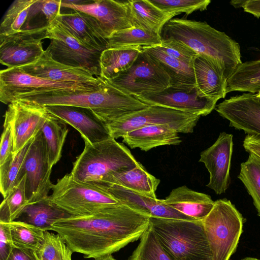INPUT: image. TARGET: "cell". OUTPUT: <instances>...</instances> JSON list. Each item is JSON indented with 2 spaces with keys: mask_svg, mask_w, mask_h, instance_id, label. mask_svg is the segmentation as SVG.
<instances>
[{
  "mask_svg": "<svg viewBox=\"0 0 260 260\" xmlns=\"http://www.w3.org/2000/svg\"><path fill=\"white\" fill-rule=\"evenodd\" d=\"M50 115L46 107L17 99L8 105L5 115L10 121L14 138V155L35 139Z\"/></svg>",
  "mask_w": 260,
  "mask_h": 260,
  "instance_id": "13",
  "label": "cell"
},
{
  "mask_svg": "<svg viewBox=\"0 0 260 260\" xmlns=\"http://www.w3.org/2000/svg\"><path fill=\"white\" fill-rule=\"evenodd\" d=\"M149 224L150 217L118 203L89 215L59 220L50 230L59 234L74 252L94 259L138 240Z\"/></svg>",
  "mask_w": 260,
  "mask_h": 260,
  "instance_id": "1",
  "label": "cell"
},
{
  "mask_svg": "<svg viewBox=\"0 0 260 260\" xmlns=\"http://www.w3.org/2000/svg\"><path fill=\"white\" fill-rule=\"evenodd\" d=\"M196 89L202 97L217 102L225 97L229 76L221 61L198 54L193 62Z\"/></svg>",
  "mask_w": 260,
  "mask_h": 260,
  "instance_id": "19",
  "label": "cell"
},
{
  "mask_svg": "<svg viewBox=\"0 0 260 260\" xmlns=\"http://www.w3.org/2000/svg\"><path fill=\"white\" fill-rule=\"evenodd\" d=\"M68 132L66 123L50 113L41 132L45 143L49 164L52 168L61 157L63 146Z\"/></svg>",
  "mask_w": 260,
  "mask_h": 260,
  "instance_id": "32",
  "label": "cell"
},
{
  "mask_svg": "<svg viewBox=\"0 0 260 260\" xmlns=\"http://www.w3.org/2000/svg\"><path fill=\"white\" fill-rule=\"evenodd\" d=\"M6 260H41L35 251L14 247Z\"/></svg>",
  "mask_w": 260,
  "mask_h": 260,
  "instance_id": "46",
  "label": "cell"
},
{
  "mask_svg": "<svg viewBox=\"0 0 260 260\" xmlns=\"http://www.w3.org/2000/svg\"><path fill=\"white\" fill-rule=\"evenodd\" d=\"M61 0H36L21 29H47L61 13Z\"/></svg>",
  "mask_w": 260,
  "mask_h": 260,
  "instance_id": "34",
  "label": "cell"
},
{
  "mask_svg": "<svg viewBox=\"0 0 260 260\" xmlns=\"http://www.w3.org/2000/svg\"><path fill=\"white\" fill-rule=\"evenodd\" d=\"M158 46L167 55L190 66H193L198 54L183 44L171 38H162Z\"/></svg>",
  "mask_w": 260,
  "mask_h": 260,
  "instance_id": "43",
  "label": "cell"
},
{
  "mask_svg": "<svg viewBox=\"0 0 260 260\" xmlns=\"http://www.w3.org/2000/svg\"><path fill=\"white\" fill-rule=\"evenodd\" d=\"M52 190L48 199L71 216L89 215L119 203L106 189L80 181L71 173L58 179Z\"/></svg>",
  "mask_w": 260,
  "mask_h": 260,
  "instance_id": "6",
  "label": "cell"
},
{
  "mask_svg": "<svg viewBox=\"0 0 260 260\" xmlns=\"http://www.w3.org/2000/svg\"><path fill=\"white\" fill-rule=\"evenodd\" d=\"M15 247L29 249L39 254L45 242V232L34 225L19 221L7 222Z\"/></svg>",
  "mask_w": 260,
  "mask_h": 260,
  "instance_id": "35",
  "label": "cell"
},
{
  "mask_svg": "<svg viewBox=\"0 0 260 260\" xmlns=\"http://www.w3.org/2000/svg\"><path fill=\"white\" fill-rule=\"evenodd\" d=\"M32 76L60 82H72L81 86L96 88L103 79L88 72L61 63L54 60L45 50L36 62L19 67Z\"/></svg>",
  "mask_w": 260,
  "mask_h": 260,
  "instance_id": "21",
  "label": "cell"
},
{
  "mask_svg": "<svg viewBox=\"0 0 260 260\" xmlns=\"http://www.w3.org/2000/svg\"><path fill=\"white\" fill-rule=\"evenodd\" d=\"M240 8H242L245 12L253 15L257 18L260 17V0H240Z\"/></svg>",
  "mask_w": 260,
  "mask_h": 260,
  "instance_id": "48",
  "label": "cell"
},
{
  "mask_svg": "<svg viewBox=\"0 0 260 260\" xmlns=\"http://www.w3.org/2000/svg\"><path fill=\"white\" fill-rule=\"evenodd\" d=\"M32 142L0 166V191L4 198L17 184L20 169Z\"/></svg>",
  "mask_w": 260,
  "mask_h": 260,
  "instance_id": "40",
  "label": "cell"
},
{
  "mask_svg": "<svg viewBox=\"0 0 260 260\" xmlns=\"http://www.w3.org/2000/svg\"><path fill=\"white\" fill-rule=\"evenodd\" d=\"M66 29L86 47L103 52L108 39L99 22L92 16L79 11L60 13L56 18Z\"/></svg>",
  "mask_w": 260,
  "mask_h": 260,
  "instance_id": "23",
  "label": "cell"
},
{
  "mask_svg": "<svg viewBox=\"0 0 260 260\" xmlns=\"http://www.w3.org/2000/svg\"><path fill=\"white\" fill-rule=\"evenodd\" d=\"M160 182L159 179L148 173L139 162L134 168L107 176L98 186L104 188L115 185L144 196L157 198L155 192Z\"/></svg>",
  "mask_w": 260,
  "mask_h": 260,
  "instance_id": "26",
  "label": "cell"
},
{
  "mask_svg": "<svg viewBox=\"0 0 260 260\" xmlns=\"http://www.w3.org/2000/svg\"><path fill=\"white\" fill-rule=\"evenodd\" d=\"M141 47H125L104 50L100 57V77L109 80L129 69L142 51Z\"/></svg>",
  "mask_w": 260,
  "mask_h": 260,
  "instance_id": "30",
  "label": "cell"
},
{
  "mask_svg": "<svg viewBox=\"0 0 260 260\" xmlns=\"http://www.w3.org/2000/svg\"><path fill=\"white\" fill-rule=\"evenodd\" d=\"M163 202L195 220H203L209 214L215 203L210 196L193 190L185 185L173 189Z\"/></svg>",
  "mask_w": 260,
  "mask_h": 260,
  "instance_id": "24",
  "label": "cell"
},
{
  "mask_svg": "<svg viewBox=\"0 0 260 260\" xmlns=\"http://www.w3.org/2000/svg\"><path fill=\"white\" fill-rule=\"evenodd\" d=\"M200 115L166 107L149 106L114 121L105 123L111 137L122 138L126 133L149 125L167 124L178 133H192Z\"/></svg>",
  "mask_w": 260,
  "mask_h": 260,
  "instance_id": "8",
  "label": "cell"
},
{
  "mask_svg": "<svg viewBox=\"0 0 260 260\" xmlns=\"http://www.w3.org/2000/svg\"><path fill=\"white\" fill-rule=\"evenodd\" d=\"M74 252L59 234L45 232V242L39 254L41 260H72Z\"/></svg>",
  "mask_w": 260,
  "mask_h": 260,
  "instance_id": "41",
  "label": "cell"
},
{
  "mask_svg": "<svg viewBox=\"0 0 260 260\" xmlns=\"http://www.w3.org/2000/svg\"><path fill=\"white\" fill-rule=\"evenodd\" d=\"M14 247L8 223L0 221V260H6Z\"/></svg>",
  "mask_w": 260,
  "mask_h": 260,
  "instance_id": "45",
  "label": "cell"
},
{
  "mask_svg": "<svg viewBox=\"0 0 260 260\" xmlns=\"http://www.w3.org/2000/svg\"><path fill=\"white\" fill-rule=\"evenodd\" d=\"M256 94L258 97L260 98V91Z\"/></svg>",
  "mask_w": 260,
  "mask_h": 260,
  "instance_id": "51",
  "label": "cell"
},
{
  "mask_svg": "<svg viewBox=\"0 0 260 260\" xmlns=\"http://www.w3.org/2000/svg\"><path fill=\"white\" fill-rule=\"evenodd\" d=\"M41 131L30 144L20 169L17 183L26 176V193L29 204L49 197L53 186L50 180L52 171Z\"/></svg>",
  "mask_w": 260,
  "mask_h": 260,
  "instance_id": "11",
  "label": "cell"
},
{
  "mask_svg": "<svg viewBox=\"0 0 260 260\" xmlns=\"http://www.w3.org/2000/svg\"><path fill=\"white\" fill-rule=\"evenodd\" d=\"M46 29H21L0 36V62L7 68H19L34 63L43 55L42 40Z\"/></svg>",
  "mask_w": 260,
  "mask_h": 260,
  "instance_id": "14",
  "label": "cell"
},
{
  "mask_svg": "<svg viewBox=\"0 0 260 260\" xmlns=\"http://www.w3.org/2000/svg\"><path fill=\"white\" fill-rule=\"evenodd\" d=\"M95 89L75 83L60 82L39 78L26 73L20 68H7L0 72V101L6 105L11 104L19 96L38 92Z\"/></svg>",
  "mask_w": 260,
  "mask_h": 260,
  "instance_id": "12",
  "label": "cell"
},
{
  "mask_svg": "<svg viewBox=\"0 0 260 260\" xmlns=\"http://www.w3.org/2000/svg\"><path fill=\"white\" fill-rule=\"evenodd\" d=\"M28 204L26 193V176L4 198L0 206V221H15Z\"/></svg>",
  "mask_w": 260,
  "mask_h": 260,
  "instance_id": "36",
  "label": "cell"
},
{
  "mask_svg": "<svg viewBox=\"0 0 260 260\" xmlns=\"http://www.w3.org/2000/svg\"><path fill=\"white\" fill-rule=\"evenodd\" d=\"M127 260H171L165 251L150 224Z\"/></svg>",
  "mask_w": 260,
  "mask_h": 260,
  "instance_id": "39",
  "label": "cell"
},
{
  "mask_svg": "<svg viewBox=\"0 0 260 260\" xmlns=\"http://www.w3.org/2000/svg\"><path fill=\"white\" fill-rule=\"evenodd\" d=\"M107 81L134 96L157 93L171 86L170 77L163 68L143 50L129 69Z\"/></svg>",
  "mask_w": 260,
  "mask_h": 260,
  "instance_id": "10",
  "label": "cell"
},
{
  "mask_svg": "<svg viewBox=\"0 0 260 260\" xmlns=\"http://www.w3.org/2000/svg\"><path fill=\"white\" fill-rule=\"evenodd\" d=\"M246 161L241 163L238 178L252 197L253 204L260 216V158L249 154Z\"/></svg>",
  "mask_w": 260,
  "mask_h": 260,
  "instance_id": "37",
  "label": "cell"
},
{
  "mask_svg": "<svg viewBox=\"0 0 260 260\" xmlns=\"http://www.w3.org/2000/svg\"><path fill=\"white\" fill-rule=\"evenodd\" d=\"M46 37L50 43L46 50L54 60L100 77L102 51L81 44L56 19L47 28Z\"/></svg>",
  "mask_w": 260,
  "mask_h": 260,
  "instance_id": "9",
  "label": "cell"
},
{
  "mask_svg": "<svg viewBox=\"0 0 260 260\" xmlns=\"http://www.w3.org/2000/svg\"><path fill=\"white\" fill-rule=\"evenodd\" d=\"M94 260H116L112 256V254H108L101 257L94 258Z\"/></svg>",
  "mask_w": 260,
  "mask_h": 260,
  "instance_id": "49",
  "label": "cell"
},
{
  "mask_svg": "<svg viewBox=\"0 0 260 260\" xmlns=\"http://www.w3.org/2000/svg\"><path fill=\"white\" fill-rule=\"evenodd\" d=\"M142 50L157 60L171 79V87L192 90L196 87L193 66L166 54L158 46L142 47Z\"/></svg>",
  "mask_w": 260,
  "mask_h": 260,
  "instance_id": "27",
  "label": "cell"
},
{
  "mask_svg": "<svg viewBox=\"0 0 260 260\" xmlns=\"http://www.w3.org/2000/svg\"><path fill=\"white\" fill-rule=\"evenodd\" d=\"M148 106H157L205 116L216 106V102L200 96L194 88L192 90L168 87L153 94L136 96Z\"/></svg>",
  "mask_w": 260,
  "mask_h": 260,
  "instance_id": "18",
  "label": "cell"
},
{
  "mask_svg": "<svg viewBox=\"0 0 260 260\" xmlns=\"http://www.w3.org/2000/svg\"><path fill=\"white\" fill-rule=\"evenodd\" d=\"M215 110L229 125L250 135H260V98L248 92L231 96L217 105Z\"/></svg>",
  "mask_w": 260,
  "mask_h": 260,
  "instance_id": "16",
  "label": "cell"
},
{
  "mask_svg": "<svg viewBox=\"0 0 260 260\" xmlns=\"http://www.w3.org/2000/svg\"><path fill=\"white\" fill-rule=\"evenodd\" d=\"M61 8L87 14L100 23L107 39L114 32L134 27L128 1L90 0L83 5H73L61 0Z\"/></svg>",
  "mask_w": 260,
  "mask_h": 260,
  "instance_id": "17",
  "label": "cell"
},
{
  "mask_svg": "<svg viewBox=\"0 0 260 260\" xmlns=\"http://www.w3.org/2000/svg\"><path fill=\"white\" fill-rule=\"evenodd\" d=\"M241 260H260V259H258L257 258H254V257H245Z\"/></svg>",
  "mask_w": 260,
  "mask_h": 260,
  "instance_id": "50",
  "label": "cell"
},
{
  "mask_svg": "<svg viewBox=\"0 0 260 260\" xmlns=\"http://www.w3.org/2000/svg\"><path fill=\"white\" fill-rule=\"evenodd\" d=\"M245 150L260 158V135L247 134L243 142Z\"/></svg>",
  "mask_w": 260,
  "mask_h": 260,
  "instance_id": "47",
  "label": "cell"
},
{
  "mask_svg": "<svg viewBox=\"0 0 260 260\" xmlns=\"http://www.w3.org/2000/svg\"><path fill=\"white\" fill-rule=\"evenodd\" d=\"M202 220L212 259L229 260L243 231L241 214L230 200L219 199Z\"/></svg>",
  "mask_w": 260,
  "mask_h": 260,
  "instance_id": "7",
  "label": "cell"
},
{
  "mask_svg": "<svg viewBox=\"0 0 260 260\" xmlns=\"http://www.w3.org/2000/svg\"><path fill=\"white\" fill-rule=\"evenodd\" d=\"M71 216L53 204L48 198L28 204L15 221L30 224L46 231L50 230L56 222Z\"/></svg>",
  "mask_w": 260,
  "mask_h": 260,
  "instance_id": "29",
  "label": "cell"
},
{
  "mask_svg": "<svg viewBox=\"0 0 260 260\" xmlns=\"http://www.w3.org/2000/svg\"><path fill=\"white\" fill-rule=\"evenodd\" d=\"M36 0H16L4 14L0 26V36L20 31L27 17L31 5Z\"/></svg>",
  "mask_w": 260,
  "mask_h": 260,
  "instance_id": "38",
  "label": "cell"
},
{
  "mask_svg": "<svg viewBox=\"0 0 260 260\" xmlns=\"http://www.w3.org/2000/svg\"><path fill=\"white\" fill-rule=\"evenodd\" d=\"M17 99L32 101L44 106L67 105L86 108L105 123L116 121L149 106L103 79L98 87L92 90H56L21 95Z\"/></svg>",
  "mask_w": 260,
  "mask_h": 260,
  "instance_id": "2",
  "label": "cell"
},
{
  "mask_svg": "<svg viewBox=\"0 0 260 260\" xmlns=\"http://www.w3.org/2000/svg\"><path fill=\"white\" fill-rule=\"evenodd\" d=\"M150 225L171 260H213L202 220L150 217Z\"/></svg>",
  "mask_w": 260,
  "mask_h": 260,
  "instance_id": "4",
  "label": "cell"
},
{
  "mask_svg": "<svg viewBox=\"0 0 260 260\" xmlns=\"http://www.w3.org/2000/svg\"><path fill=\"white\" fill-rule=\"evenodd\" d=\"M84 142V149L70 173L80 181L98 186L107 176L139 164L128 148L112 137L93 144Z\"/></svg>",
  "mask_w": 260,
  "mask_h": 260,
  "instance_id": "5",
  "label": "cell"
},
{
  "mask_svg": "<svg viewBox=\"0 0 260 260\" xmlns=\"http://www.w3.org/2000/svg\"><path fill=\"white\" fill-rule=\"evenodd\" d=\"M153 4L167 12L176 15L184 13L187 16L197 11L207 9L210 0H150Z\"/></svg>",
  "mask_w": 260,
  "mask_h": 260,
  "instance_id": "42",
  "label": "cell"
},
{
  "mask_svg": "<svg viewBox=\"0 0 260 260\" xmlns=\"http://www.w3.org/2000/svg\"><path fill=\"white\" fill-rule=\"evenodd\" d=\"M178 132L167 124L144 126L126 133L123 143L132 149L138 148L142 151L161 146L179 145L182 142Z\"/></svg>",
  "mask_w": 260,
  "mask_h": 260,
  "instance_id": "25",
  "label": "cell"
},
{
  "mask_svg": "<svg viewBox=\"0 0 260 260\" xmlns=\"http://www.w3.org/2000/svg\"><path fill=\"white\" fill-rule=\"evenodd\" d=\"M260 91V59L239 64L227 80L226 92Z\"/></svg>",
  "mask_w": 260,
  "mask_h": 260,
  "instance_id": "31",
  "label": "cell"
},
{
  "mask_svg": "<svg viewBox=\"0 0 260 260\" xmlns=\"http://www.w3.org/2000/svg\"><path fill=\"white\" fill-rule=\"evenodd\" d=\"M233 146V135L221 132L215 143L200 154L199 162L205 165L210 174L206 186L217 194L225 193L231 183Z\"/></svg>",
  "mask_w": 260,
  "mask_h": 260,
  "instance_id": "15",
  "label": "cell"
},
{
  "mask_svg": "<svg viewBox=\"0 0 260 260\" xmlns=\"http://www.w3.org/2000/svg\"><path fill=\"white\" fill-rule=\"evenodd\" d=\"M161 40L162 37L159 34L132 27L114 32L108 39L107 48L158 46Z\"/></svg>",
  "mask_w": 260,
  "mask_h": 260,
  "instance_id": "33",
  "label": "cell"
},
{
  "mask_svg": "<svg viewBox=\"0 0 260 260\" xmlns=\"http://www.w3.org/2000/svg\"><path fill=\"white\" fill-rule=\"evenodd\" d=\"M14 138L12 126L6 118L3 124L0 144V166L8 161L14 155Z\"/></svg>",
  "mask_w": 260,
  "mask_h": 260,
  "instance_id": "44",
  "label": "cell"
},
{
  "mask_svg": "<svg viewBox=\"0 0 260 260\" xmlns=\"http://www.w3.org/2000/svg\"><path fill=\"white\" fill-rule=\"evenodd\" d=\"M162 31V38L173 39L198 54L221 61L225 66L229 78L242 63L239 44L205 21L172 18L164 25Z\"/></svg>",
  "mask_w": 260,
  "mask_h": 260,
  "instance_id": "3",
  "label": "cell"
},
{
  "mask_svg": "<svg viewBox=\"0 0 260 260\" xmlns=\"http://www.w3.org/2000/svg\"><path fill=\"white\" fill-rule=\"evenodd\" d=\"M103 188L119 203L150 217L195 220L167 205L163 200L151 198L115 185Z\"/></svg>",
  "mask_w": 260,
  "mask_h": 260,
  "instance_id": "22",
  "label": "cell"
},
{
  "mask_svg": "<svg viewBox=\"0 0 260 260\" xmlns=\"http://www.w3.org/2000/svg\"><path fill=\"white\" fill-rule=\"evenodd\" d=\"M134 27L160 34L164 25L176 15L164 11L150 0L128 1Z\"/></svg>",
  "mask_w": 260,
  "mask_h": 260,
  "instance_id": "28",
  "label": "cell"
},
{
  "mask_svg": "<svg viewBox=\"0 0 260 260\" xmlns=\"http://www.w3.org/2000/svg\"><path fill=\"white\" fill-rule=\"evenodd\" d=\"M45 106L51 114L75 128L84 142L93 144L111 138L105 123L89 109L67 105Z\"/></svg>",
  "mask_w": 260,
  "mask_h": 260,
  "instance_id": "20",
  "label": "cell"
}]
</instances>
